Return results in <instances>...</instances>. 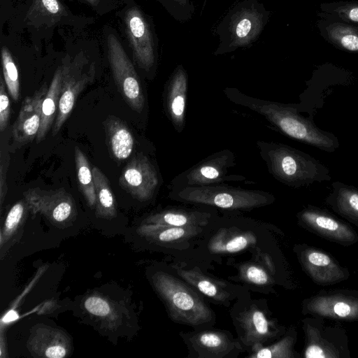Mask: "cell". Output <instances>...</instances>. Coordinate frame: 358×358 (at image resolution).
Returning a JSON list of instances; mask_svg holds the SVG:
<instances>
[{
	"instance_id": "cell-1",
	"label": "cell",
	"mask_w": 358,
	"mask_h": 358,
	"mask_svg": "<svg viewBox=\"0 0 358 358\" xmlns=\"http://www.w3.org/2000/svg\"><path fill=\"white\" fill-rule=\"evenodd\" d=\"M223 93L233 103L261 115L292 138L322 149L331 148L334 145L329 136L301 116L289 105L252 97L235 87H225Z\"/></svg>"
},
{
	"instance_id": "cell-2",
	"label": "cell",
	"mask_w": 358,
	"mask_h": 358,
	"mask_svg": "<svg viewBox=\"0 0 358 358\" xmlns=\"http://www.w3.org/2000/svg\"><path fill=\"white\" fill-rule=\"evenodd\" d=\"M169 197L175 201L215 207L229 210H248L269 205L273 195L259 189H248L224 184L189 186L172 189Z\"/></svg>"
},
{
	"instance_id": "cell-3",
	"label": "cell",
	"mask_w": 358,
	"mask_h": 358,
	"mask_svg": "<svg viewBox=\"0 0 358 358\" xmlns=\"http://www.w3.org/2000/svg\"><path fill=\"white\" fill-rule=\"evenodd\" d=\"M256 145L268 172L279 182L298 187L319 180V164L304 153L280 143L257 141Z\"/></svg>"
},
{
	"instance_id": "cell-4",
	"label": "cell",
	"mask_w": 358,
	"mask_h": 358,
	"mask_svg": "<svg viewBox=\"0 0 358 358\" xmlns=\"http://www.w3.org/2000/svg\"><path fill=\"white\" fill-rule=\"evenodd\" d=\"M154 287L175 322L196 326L209 322L213 312L189 287L176 277L158 271L152 275Z\"/></svg>"
},
{
	"instance_id": "cell-5",
	"label": "cell",
	"mask_w": 358,
	"mask_h": 358,
	"mask_svg": "<svg viewBox=\"0 0 358 358\" xmlns=\"http://www.w3.org/2000/svg\"><path fill=\"white\" fill-rule=\"evenodd\" d=\"M235 155L229 149L208 155L199 163L177 175L170 182L169 189H177L189 186L224 184L225 182H242V175L229 173L234 167Z\"/></svg>"
},
{
	"instance_id": "cell-6",
	"label": "cell",
	"mask_w": 358,
	"mask_h": 358,
	"mask_svg": "<svg viewBox=\"0 0 358 358\" xmlns=\"http://www.w3.org/2000/svg\"><path fill=\"white\" fill-rule=\"evenodd\" d=\"M107 44L109 62L117 87L129 106L140 113L145 107V99L136 71L113 34L108 35Z\"/></svg>"
},
{
	"instance_id": "cell-7",
	"label": "cell",
	"mask_w": 358,
	"mask_h": 358,
	"mask_svg": "<svg viewBox=\"0 0 358 358\" xmlns=\"http://www.w3.org/2000/svg\"><path fill=\"white\" fill-rule=\"evenodd\" d=\"M32 214L45 216L52 224L66 227L76 218V208L71 195L63 189L45 190L31 188L23 193Z\"/></svg>"
},
{
	"instance_id": "cell-8",
	"label": "cell",
	"mask_w": 358,
	"mask_h": 358,
	"mask_svg": "<svg viewBox=\"0 0 358 358\" xmlns=\"http://www.w3.org/2000/svg\"><path fill=\"white\" fill-rule=\"evenodd\" d=\"M119 184L133 198L147 201L156 193L160 177L148 157L138 153L123 169Z\"/></svg>"
},
{
	"instance_id": "cell-9",
	"label": "cell",
	"mask_w": 358,
	"mask_h": 358,
	"mask_svg": "<svg viewBox=\"0 0 358 358\" xmlns=\"http://www.w3.org/2000/svg\"><path fill=\"white\" fill-rule=\"evenodd\" d=\"M62 91L57 113L52 126V134L56 135L67 120L74 107L76 101L85 89L93 80V66L84 70L79 64H64L62 67Z\"/></svg>"
},
{
	"instance_id": "cell-10",
	"label": "cell",
	"mask_w": 358,
	"mask_h": 358,
	"mask_svg": "<svg viewBox=\"0 0 358 358\" xmlns=\"http://www.w3.org/2000/svg\"><path fill=\"white\" fill-rule=\"evenodd\" d=\"M69 336L62 329L38 324L31 327L27 348L34 357L64 358L71 350Z\"/></svg>"
},
{
	"instance_id": "cell-11",
	"label": "cell",
	"mask_w": 358,
	"mask_h": 358,
	"mask_svg": "<svg viewBox=\"0 0 358 358\" xmlns=\"http://www.w3.org/2000/svg\"><path fill=\"white\" fill-rule=\"evenodd\" d=\"M126 25L138 66L146 71L150 70L155 64L153 40L147 22L136 8L127 11Z\"/></svg>"
},
{
	"instance_id": "cell-12",
	"label": "cell",
	"mask_w": 358,
	"mask_h": 358,
	"mask_svg": "<svg viewBox=\"0 0 358 358\" xmlns=\"http://www.w3.org/2000/svg\"><path fill=\"white\" fill-rule=\"evenodd\" d=\"M48 90L45 83L23 101L13 126V136L17 143H26L37 137L41 123L42 103Z\"/></svg>"
},
{
	"instance_id": "cell-13",
	"label": "cell",
	"mask_w": 358,
	"mask_h": 358,
	"mask_svg": "<svg viewBox=\"0 0 358 358\" xmlns=\"http://www.w3.org/2000/svg\"><path fill=\"white\" fill-rule=\"evenodd\" d=\"M187 89V73L182 66H178L167 83L164 96L166 115L178 132L185 127Z\"/></svg>"
},
{
	"instance_id": "cell-14",
	"label": "cell",
	"mask_w": 358,
	"mask_h": 358,
	"mask_svg": "<svg viewBox=\"0 0 358 358\" xmlns=\"http://www.w3.org/2000/svg\"><path fill=\"white\" fill-rule=\"evenodd\" d=\"M190 347L199 357L223 358L241 350L238 342L220 331H202L188 336Z\"/></svg>"
},
{
	"instance_id": "cell-15",
	"label": "cell",
	"mask_w": 358,
	"mask_h": 358,
	"mask_svg": "<svg viewBox=\"0 0 358 358\" xmlns=\"http://www.w3.org/2000/svg\"><path fill=\"white\" fill-rule=\"evenodd\" d=\"M241 340L251 348L263 345L275 336V329L265 313L255 306L245 310L237 317Z\"/></svg>"
},
{
	"instance_id": "cell-16",
	"label": "cell",
	"mask_w": 358,
	"mask_h": 358,
	"mask_svg": "<svg viewBox=\"0 0 358 358\" xmlns=\"http://www.w3.org/2000/svg\"><path fill=\"white\" fill-rule=\"evenodd\" d=\"M212 217L210 211L184 208H170L148 216L142 224L172 227H200L206 225Z\"/></svg>"
},
{
	"instance_id": "cell-17",
	"label": "cell",
	"mask_w": 358,
	"mask_h": 358,
	"mask_svg": "<svg viewBox=\"0 0 358 358\" xmlns=\"http://www.w3.org/2000/svg\"><path fill=\"white\" fill-rule=\"evenodd\" d=\"M263 26L262 15L252 8L236 13L230 25L231 44L243 46L250 44L259 35Z\"/></svg>"
},
{
	"instance_id": "cell-18",
	"label": "cell",
	"mask_w": 358,
	"mask_h": 358,
	"mask_svg": "<svg viewBox=\"0 0 358 358\" xmlns=\"http://www.w3.org/2000/svg\"><path fill=\"white\" fill-rule=\"evenodd\" d=\"M108 150L117 160L127 159L133 152L134 138L127 126L119 118L109 116L104 122Z\"/></svg>"
},
{
	"instance_id": "cell-19",
	"label": "cell",
	"mask_w": 358,
	"mask_h": 358,
	"mask_svg": "<svg viewBox=\"0 0 358 358\" xmlns=\"http://www.w3.org/2000/svg\"><path fill=\"white\" fill-rule=\"evenodd\" d=\"M200 227H172L159 224H142L137 229L138 235L150 242L169 245L188 240L198 234Z\"/></svg>"
},
{
	"instance_id": "cell-20",
	"label": "cell",
	"mask_w": 358,
	"mask_h": 358,
	"mask_svg": "<svg viewBox=\"0 0 358 358\" xmlns=\"http://www.w3.org/2000/svg\"><path fill=\"white\" fill-rule=\"evenodd\" d=\"M256 242L255 236L250 231L224 229L210 239L208 248L213 253H235L255 245Z\"/></svg>"
},
{
	"instance_id": "cell-21",
	"label": "cell",
	"mask_w": 358,
	"mask_h": 358,
	"mask_svg": "<svg viewBox=\"0 0 358 358\" xmlns=\"http://www.w3.org/2000/svg\"><path fill=\"white\" fill-rule=\"evenodd\" d=\"M62 81V68H59L55 71L42 103L41 123L36 137L38 143L45 138L54 124L61 96Z\"/></svg>"
},
{
	"instance_id": "cell-22",
	"label": "cell",
	"mask_w": 358,
	"mask_h": 358,
	"mask_svg": "<svg viewBox=\"0 0 358 358\" xmlns=\"http://www.w3.org/2000/svg\"><path fill=\"white\" fill-rule=\"evenodd\" d=\"M179 276L203 295L218 302H225L230 294L221 282L211 279L194 269L176 268Z\"/></svg>"
},
{
	"instance_id": "cell-23",
	"label": "cell",
	"mask_w": 358,
	"mask_h": 358,
	"mask_svg": "<svg viewBox=\"0 0 358 358\" xmlns=\"http://www.w3.org/2000/svg\"><path fill=\"white\" fill-rule=\"evenodd\" d=\"M84 308L109 329H115L121 323L120 309L106 296L96 294L90 295L84 301Z\"/></svg>"
},
{
	"instance_id": "cell-24",
	"label": "cell",
	"mask_w": 358,
	"mask_h": 358,
	"mask_svg": "<svg viewBox=\"0 0 358 358\" xmlns=\"http://www.w3.org/2000/svg\"><path fill=\"white\" fill-rule=\"evenodd\" d=\"M96 192V215L110 220L117 216L115 198L106 176L98 167L92 168Z\"/></svg>"
},
{
	"instance_id": "cell-25",
	"label": "cell",
	"mask_w": 358,
	"mask_h": 358,
	"mask_svg": "<svg viewBox=\"0 0 358 358\" xmlns=\"http://www.w3.org/2000/svg\"><path fill=\"white\" fill-rule=\"evenodd\" d=\"M74 156L79 188L87 205L94 208L96 205V192L92 169L85 155L78 146L75 147Z\"/></svg>"
},
{
	"instance_id": "cell-26",
	"label": "cell",
	"mask_w": 358,
	"mask_h": 358,
	"mask_svg": "<svg viewBox=\"0 0 358 358\" xmlns=\"http://www.w3.org/2000/svg\"><path fill=\"white\" fill-rule=\"evenodd\" d=\"M327 37L342 49L358 52V28L339 22L325 27Z\"/></svg>"
},
{
	"instance_id": "cell-27",
	"label": "cell",
	"mask_w": 358,
	"mask_h": 358,
	"mask_svg": "<svg viewBox=\"0 0 358 358\" xmlns=\"http://www.w3.org/2000/svg\"><path fill=\"white\" fill-rule=\"evenodd\" d=\"M26 207L27 205L25 201H20L9 210L0 231L1 248L10 241L22 224L25 217Z\"/></svg>"
},
{
	"instance_id": "cell-28",
	"label": "cell",
	"mask_w": 358,
	"mask_h": 358,
	"mask_svg": "<svg viewBox=\"0 0 358 358\" xmlns=\"http://www.w3.org/2000/svg\"><path fill=\"white\" fill-rule=\"evenodd\" d=\"M3 76L7 90L11 98L17 101L20 95V82L17 66L11 54L6 47L1 49Z\"/></svg>"
},
{
	"instance_id": "cell-29",
	"label": "cell",
	"mask_w": 358,
	"mask_h": 358,
	"mask_svg": "<svg viewBox=\"0 0 358 358\" xmlns=\"http://www.w3.org/2000/svg\"><path fill=\"white\" fill-rule=\"evenodd\" d=\"M289 341L286 338L271 345L264 346L262 344L252 348L250 358H276L288 357Z\"/></svg>"
},
{
	"instance_id": "cell-30",
	"label": "cell",
	"mask_w": 358,
	"mask_h": 358,
	"mask_svg": "<svg viewBox=\"0 0 358 358\" xmlns=\"http://www.w3.org/2000/svg\"><path fill=\"white\" fill-rule=\"evenodd\" d=\"M241 278L255 285H266L271 282V278L265 268L258 264L249 263L241 268Z\"/></svg>"
},
{
	"instance_id": "cell-31",
	"label": "cell",
	"mask_w": 358,
	"mask_h": 358,
	"mask_svg": "<svg viewBox=\"0 0 358 358\" xmlns=\"http://www.w3.org/2000/svg\"><path fill=\"white\" fill-rule=\"evenodd\" d=\"M303 217L315 227L329 234H341L344 229L335 220L325 215L308 212Z\"/></svg>"
},
{
	"instance_id": "cell-32",
	"label": "cell",
	"mask_w": 358,
	"mask_h": 358,
	"mask_svg": "<svg viewBox=\"0 0 358 358\" xmlns=\"http://www.w3.org/2000/svg\"><path fill=\"white\" fill-rule=\"evenodd\" d=\"M329 10L343 20L358 22V2H345L327 6Z\"/></svg>"
},
{
	"instance_id": "cell-33",
	"label": "cell",
	"mask_w": 358,
	"mask_h": 358,
	"mask_svg": "<svg viewBox=\"0 0 358 358\" xmlns=\"http://www.w3.org/2000/svg\"><path fill=\"white\" fill-rule=\"evenodd\" d=\"M3 78H0V131L3 132L7 127L10 113V104L6 89Z\"/></svg>"
},
{
	"instance_id": "cell-34",
	"label": "cell",
	"mask_w": 358,
	"mask_h": 358,
	"mask_svg": "<svg viewBox=\"0 0 358 358\" xmlns=\"http://www.w3.org/2000/svg\"><path fill=\"white\" fill-rule=\"evenodd\" d=\"M9 164V156L8 155H3L1 153V168H0V201L1 206L3 205L6 192H7V184H6V175L8 171V167Z\"/></svg>"
},
{
	"instance_id": "cell-35",
	"label": "cell",
	"mask_w": 358,
	"mask_h": 358,
	"mask_svg": "<svg viewBox=\"0 0 358 358\" xmlns=\"http://www.w3.org/2000/svg\"><path fill=\"white\" fill-rule=\"evenodd\" d=\"M339 199L344 206L358 213V192L344 189L341 192Z\"/></svg>"
},
{
	"instance_id": "cell-36",
	"label": "cell",
	"mask_w": 358,
	"mask_h": 358,
	"mask_svg": "<svg viewBox=\"0 0 358 358\" xmlns=\"http://www.w3.org/2000/svg\"><path fill=\"white\" fill-rule=\"evenodd\" d=\"M308 262L315 266H325L331 263V259L326 254L320 252H312L308 255Z\"/></svg>"
},
{
	"instance_id": "cell-37",
	"label": "cell",
	"mask_w": 358,
	"mask_h": 358,
	"mask_svg": "<svg viewBox=\"0 0 358 358\" xmlns=\"http://www.w3.org/2000/svg\"><path fill=\"white\" fill-rule=\"evenodd\" d=\"M334 313L340 317H346L351 314V306L345 302H338L333 308Z\"/></svg>"
},
{
	"instance_id": "cell-38",
	"label": "cell",
	"mask_w": 358,
	"mask_h": 358,
	"mask_svg": "<svg viewBox=\"0 0 358 358\" xmlns=\"http://www.w3.org/2000/svg\"><path fill=\"white\" fill-rule=\"evenodd\" d=\"M305 357L307 358H324L326 357V355L319 346L310 345L306 350Z\"/></svg>"
},
{
	"instance_id": "cell-39",
	"label": "cell",
	"mask_w": 358,
	"mask_h": 358,
	"mask_svg": "<svg viewBox=\"0 0 358 358\" xmlns=\"http://www.w3.org/2000/svg\"><path fill=\"white\" fill-rule=\"evenodd\" d=\"M43 6L48 11L56 14L59 11V5L57 0H41Z\"/></svg>"
},
{
	"instance_id": "cell-40",
	"label": "cell",
	"mask_w": 358,
	"mask_h": 358,
	"mask_svg": "<svg viewBox=\"0 0 358 358\" xmlns=\"http://www.w3.org/2000/svg\"><path fill=\"white\" fill-rule=\"evenodd\" d=\"M0 350H1V355L0 357H7V343H6V338L3 336V332H1L0 335Z\"/></svg>"
},
{
	"instance_id": "cell-41",
	"label": "cell",
	"mask_w": 358,
	"mask_h": 358,
	"mask_svg": "<svg viewBox=\"0 0 358 358\" xmlns=\"http://www.w3.org/2000/svg\"><path fill=\"white\" fill-rule=\"evenodd\" d=\"M178 1H180V2H185V1H186V0H178Z\"/></svg>"
}]
</instances>
